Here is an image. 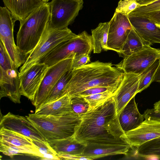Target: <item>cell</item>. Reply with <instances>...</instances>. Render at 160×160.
<instances>
[{
	"instance_id": "cell-1",
	"label": "cell",
	"mask_w": 160,
	"mask_h": 160,
	"mask_svg": "<svg viewBox=\"0 0 160 160\" xmlns=\"http://www.w3.org/2000/svg\"><path fill=\"white\" fill-rule=\"evenodd\" d=\"M117 114L113 96L81 115L72 137L83 143L91 140L119 138L124 133Z\"/></svg>"
},
{
	"instance_id": "cell-2",
	"label": "cell",
	"mask_w": 160,
	"mask_h": 160,
	"mask_svg": "<svg viewBox=\"0 0 160 160\" xmlns=\"http://www.w3.org/2000/svg\"><path fill=\"white\" fill-rule=\"evenodd\" d=\"M72 73L65 91V94L71 98L92 87H118L125 73L116 67H112L111 63L98 61L72 69Z\"/></svg>"
},
{
	"instance_id": "cell-3",
	"label": "cell",
	"mask_w": 160,
	"mask_h": 160,
	"mask_svg": "<svg viewBox=\"0 0 160 160\" xmlns=\"http://www.w3.org/2000/svg\"><path fill=\"white\" fill-rule=\"evenodd\" d=\"M50 19L48 2H44L20 22L16 45L27 57L38 42Z\"/></svg>"
},
{
	"instance_id": "cell-4",
	"label": "cell",
	"mask_w": 160,
	"mask_h": 160,
	"mask_svg": "<svg viewBox=\"0 0 160 160\" xmlns=\"http://www.w3.org/2000/svg\"><path fill=\"white\" fill-rule=\"evenodd\" d=\"M26 117L48 142L72 136L81 115L74 112L59 116H44L34 113Z\"/></svg>"
},
{
	"instance_id": "cell-5",
	"label": "cell",
	"mask_w": 160,
	"mask_h": 160,
	"mask_svg": "<svg viewBox=\"0 0 160 160\" xmlns=\"http://www.w3.org/2000/svg\"><path fill=\"white\" fill-rule=\"evenodd\" d=\"M78 36V35L68 28L59 29L53 28L49 20L38 42L20 68L19 76L33 65L39 62L59 44Z\"/></svg>"
},
{
	"instance_id": "cell-6",
	"label": "cell",
	"mask_w": 160,
	"mask_h": 160,
	"mask_svg": "<svg viewBox=\"0 0 160 160\" xmlns=\"http://www.w3.org/2000/svg\"><path fill=\"white\" fill-rule=\"evenodd\" d=\"M3 44L0 45V98H8L16 103H21L19 72Z\"/></svg>"
},
{
	"instance_id": "cell-7",
	"label": "cell",
	"mask_w": 160,
	"mask_h": 160,
	"mask_svg": "<svg viewBox=\"0 0 160 160\" xmlns=\"http://www.w3.org/2000/svg\"><path fill=\"white\" fill-rule=\"evenodd\" d=\"M93 50L92 36L84 31L78 34L77 37L59 44L39 62L43 63L49 67L65 59L72 53L89 54Z\"/></svg>"
},
{
	"instance_id": "cell-8",
	"label": "cell",
	"mask_w": 160,
	"mask_h": 160,
	"mask_svg": "<svg viewBox=\"0 0 160 160\" xmlns=\"http://www.w3.org/2000/svg\"><path fill=\"white\" fill-rule=\"evenodd\" d=\"M83 144L85 147L81 156L89 160L118 154L126 155L131 148L130 145L122 138L91 140Z\"/></svg>"
},
{
	"instance_id": "cell-9",
	"label": "cell",
	"mask_w": 160,
	"mask_h": 160,
	"mask_svg": "<svg viewBox=\"0 0 160 160\" xmlns=\"http://www.w3.org/2000/svg\"><path fill=\"white\" fill-rule=\"evenodd\" d=\"M75 54L72 53L65 59L49 67L34 98L32 101L35 107V110L41 106L60 78L67 71L72 69Z\"/></svg>"
},
{
	"instance_id": "cell-10",
	"label": "cell",
	"mask_w": 160,
	"mask_h": 160,
	"mask_svg": "<svg viewBox=\"0 0 160 160\" xmlns=\"http://www.w3.org/2000/svg\"><path fill=\"white\" fill-rule=\"evenodd\" d=\"M48 3L51 25L54 28L63 29L73 22L83 2L82 0H52Z\"/></svg>"
},
{
	"instance_id": "cell-11",
	"label": "cell",
	"mask_w": 160,
	"mask_h": 160,
	"mask_svg": "<svg viewBox=\"0 0 160 160\" xmlns=\"http://www.w3.org/2000/svg\"><path fill=\"white\" fill-rule=\"evenodd\" d=\"M15 21L5 7H0V38L13 62L18 68L25 62L27 57L23 55L15 44L13 29Z\"/></svg>"
},
{
	"instance_id": "cell-12",
	"label": "cell",
	"mask_w": 160,
	"mask_h": 160,
	"mask_svg": "<svg viewBox=\"0 0 160 160\" xmlns=\"http://www.w3.org/2000/svg\"><path fill=\"white\" fill-rule=\"evenodd\" d=\"M146 45L140 50L123 58L116 67L124 73L140 74L156 60L160 59V49Z\"/></svg>"
},
{
	"instance_id": "cell-13",
	"label": "cell",
	"mask_w": 160,
	"mask_h": 160,
	"mask_svg": "<svg viewBox=\"0 0 160 160\" xmlns=\"http://www.w3.org/2000/svg\"><path fill=\"white\" fill-rule=\"evenodd\" d=\"M132 28L128 16L115 12L109 21L108 50L120 53L127 37L128 31Z\"/></svg>"
},
{
	"instance_id": "cell-14",
	"label": "cell",
	"mask_w": 160,
	"mask_h": 160,
	"mask_svg": "<svg viewBox=\"0 0 160 160\" xmlns=\"http://www.w3.org/2000/svg\"><path fill=\"white\" fill-rule=\"evenodd\" d=\"M48 68L44 63L39 62L20 75L21 95L32 101Z\"/></svg>"
},
{
	"instance_id": "cell-15",
	"label": "cell",
	"mask_w": 160,
	"mask_h": 160,
	"mask_svg": "<svg viewBox=\"0 0 160 160\" xmlns=\"http://www.w3.org/2000/svg\"><path fill=\"white\" fill-rule=\"evenodd\" d=\"M160 137V121L146 119L137 128L126 132L121 138L131 147L137 148Z\"/></svg>"
},
{
	"instance_id": "cell-16",
	"label": "cell",
	"mask_w": 160,
	"mask_h": 160,
	"mask_svg": "<svg viewBox=\"0 0 160 160\" xmlns=\"http://www.w3.org/2000/svg\"><path fill=\"white\" fill-rule=\"evenodd\" d=\"M0 128L18 133L32 140L46 141L26 116L9 112L1 117Z\"/></svg>"
},
{
	"instance_id": "cell-17",
	"label": "cell",
	"mask_w": 160,
	"mask_h": 160,
	"mask_svg": "<svg viewBox=\"0 0 160 160\" xmlns=\"http://www.w3.org/2000/svg\"><path fill=\"white\" fill-rule=\"evenodd\" d=\"M139 78L140 75L125 73L121 83L113 96L118 116H119L127 104L137 93Z\"/></svg>"
},
{
	"instance_id": "cell-18",
	"label": "cell",
	"mask_w": 160,
	"mask_h": 160,
	"mask_svg": "<svg viewBox=\"0 0 160 160\" xmlns=\"http://www.w3.org/2000/svg\"><path fill=\"white\" fill-rule=\"evenodd\" d=\"M128 17L133 28L147 44L160 43V27L144 16Z\"/></svg>"
},
{
	"instance_id": "cell-19",
	"label": "cell",
	"mask_w": 160,
	"mask_h": 160,
	"mask_svg": "<svg viewBox=\"0 0 160 160\" xmlns=\"http://www.w3.org/2000/svg\"><path fill=\"white\" fill-rule=\"evenodd\" d=\"M144 117L139 112L133 97L121 112L119 120L123 130L126 132L138 127L143 121Z\"/></svg>"
},
{
	"instance_id": "cell-20",
	"label": "cell",
	"mask_w": 160,
	"mask_h": 160,
	"mask_svg": "<svg viewBox=\"0 0 160 160\" xmlns=\"http://www.w3.org/2000/svg\"><path fill=\"white\" fill-rule=\"evenodd\" d=\"M15 21L20 22L44 2L42 0H2Z\"/></svg>"
},
{
	"instance_id": "cell-21",
	"label": "cell",
	"mask_w": 160,
	"mask_h": 160,
	"mask_svg": "<svg viewBox=\"0 0 160 160\" xmlns=\"http://www.w3.org/2000/svg\"><path fill=\"white\" fill-rule=\"evenodd\" d=\"M73 112L71 98L66 94L59 99L35 110L36 114L44 116H59Z\"/></svg>"
},
{
	"instance_id": "cell-22",
	"label": "cell",
	"mask_w": 160,
	"mask_h": 160,
	"mask_svg": "<svg viewBox=\"0 0 160 160\" xmlns=\"http://www.w3.org/2000/svg\"><path fill=\"white\" fill-rule=\"evenodd\" d=\"M48 142L57 153L81 156L85 147V145L77 141L72 136Z\"/></svg>"
},
{
	"instance_id": "cell-23",
	"label": "cell",
	"mask_w": 160,
	"mask_h": 160,
	"mask_svg": "<svg viewBox=\"0 0 160 160\" xmlns=\"http://www.w3.org/2000/svg\"><path fill=\"white\" fill-rule=\"evenodd\" d=\"M0 143L18 147L37 148L29 138L2 128L0 129Z\"/></svg>"
},
{
	"instance_id": "cell-24",
	"label": "cell",
	"mask_w": 160,
	"mask_h": 160,
	"mask_svg": "<svg viewBox=\"0 0 160 160\" xmlns=\"http://www.w3.org/2000/svg\"><path fill=\"white\" fill-rule=\"evenodd\" d=\"M109 21L101 22L95 29L92 30V37L94 53H100L102 50L107 51V43Z\"/></svg>"
},
{
	"instance_id": "cell-25",
	"label": "cell",
	"mask_w": 160,
	"mask_h": 160,
	"mask_svg": "<svg viewBox=\"0 0 160 160\" xmlns=\"http://www.w3.org/2000/svg\"><path fill=\"white\" fill-rule=\"evenodd\" d=\"M147 44L133 28L128 31L127 38L122 46L120 56L123 58L131 55L143 48Z\"/></svg>"
},
{
	"instance_id": "cell-26",
	"label": "cell",
	"mask_w": 160,
	"mask_h": 160,
	"mask_svg": "<svg viewBox=\"0 0 160 160\" xmlns=\"http://www.w3.org/2000/svg\"><path fill=\"white\" fill-rule=\"evenodd\" d=\"M72 70L71 69L67 71L58 80L39 108L56 101L65 95V88L72 77Z\"/></svg>"
},
{
	"instance_id": "cell-27",
	"label": "cell",
	"mask_w": 160,
	"mask_h": 160,
	"mask_svg": "<svg viewBox=\"0 0 160 160\" xmlns=\"http://www.w3.org/2000/svg\"><path fill=\"white\" fill-rule=\"evenodd\" d=\"M136 148L135 154L142 158L160 159V137L148 141Z\"/></svg>"
},
{
	"instance_id": "cell-28",
	"label": "cell",
	"mask_w": 160,
	"mask_h": 160,
	"mask_svg": "<svg viewBox=\"0 0 160 160\" xmlns=\"http://www.w3.org/2000/svg\"><path fill=\"white\" fill-rule=\"evenodd\" d=\"M0 151L4 154L12 158L20 154L32 155L40 158L41 155L36 148L18 147L7 145L0 143Z\"/></svg>"
},
{
	"instance_id": "cell-29",
	"label": "cell",
	"mask_w": 160,
	"mask_h": 160,
	"mask_svg": "<svg viewBox=\"0 0 160 160\" xmlns=\"http://www.w3.org/2000/svg\"><path fill=\"white\" fill-rule=\"evenodd\" d=\"M159 59L155 61L140 74L137 93L147 88L152 82L153 78L159 64Z\"/></svg>"
},
{
	"instance_id": "cell-30",
	"label": "cell",
	"mask_w": 160,
	"mask_h": 160,
	"mask_svg": "<svg viewBox=\"0 0 160 160\" xmlns=\"http://www.w3.org/2000/svg\"><path fill=\"white\" fill-rule=\"evenodd\" d=\"M114 92L108 91L92 95L79 96L83 98L88 103L89 108L88 110L92 109L105 102L112 97Z\"/></svg>"
},
{
	"instance_id": "cell-31",
	"label": "cell",
	"mask_w": 160,
	"mask_h": 160,
	"mask_svg": "<svg viewBox=\"0 0 160 160\" xmlns=\"http://www.w3.org/2000/svg\"><path fill=\"white\" fill-rule=\"evenodd\" d=\"M136 0H121L118 4L115 12L122 13L127 16L140 6Z\"/></svg>"
},
{
	"instance_id": "cell-32",
	"label": "cell",
	"mask_w": 160,
	"mask_h": 160,
	"mask_svg": "<svg viewBox=\"0 0 160 160\" xmlns=\"http://www.w3.org/2000/svg\"><path fill=\"white\" fill-rule=\"evenodd\" d=\"M71 103L73 112L79 115L85 113L89 109V104L81 97L77 96L71 98Z\"/></svg>"
},
{
	"instance_id": "cell-33",
	"label": "cell",
	"mask_w": 160,
	"mask_h": 160,
	"mask_svg": "<svg viewBox=\"0 0 160 160\" xmlns=\"http://www.w3.org/2000/svg\"><path fill=\"white\" fill-rule=\"evenodd\" d=\"M159 10H160V0H157L148 4L140 6L129 15L142 16Z\"/></svg>"
},
{
	"instance_id": "cell-34",
	"label": "cell",
	"mask_w": 160,
	"mask_h": 160,
	"mask_svg": "<svg viewBox=\"0 0 160 160\" xmlns=\"http://www.w3.org/2000/svg\"><path fill=\"white\" fill-rule=\"evenodd\" d=\"M32 141L38 148L41 155V159L44 156L48 155H57V153L51 147L47 141H42L32 140Z\"/></svg>"
},
{
	"instance_id": "cell-35",
	"label": "cell",
	"mask_w": 160,
	"mask_h": 160,
	"mask_svg": "<svg viewBox=\"0 0 160 160\" xmlns=\"http://www.w3.org/2000/svg\"><path fill=\"white\" fill-rule=\"evenodd\" d=\"M118 87H92L85 90L78 94L76 97L92 95L108 91H111L115 93Z\"/></svg>"
},
{
	"instance_id": "cell-36",
	"label": "cell",
	"mask_w": 160,
	"mask_h": 160,
	"mask_svg": "<svg viewBox=\"0 0 160 160\" xmlns=\"http://www.w3.org/2000/svg\"><path fill=\"white\" fill-rule=\"evenodd\" d=\"M89 55L85 53H75L73 60L72 70L85 65L89 62Z\"/></svg>"
},
{
	"instance_id": "cell-37",
	"label": "cell",
	"mask_w": 160,
	"mask_h": 160,
	"mask_svg": "<svg viewBox=\"0 0 160 160\" xmlns=\"http://www.w3.org/2000/svg\"><path fill=\"white\" fill-rule=\"evenodd\" d=\"M143 115L145 119H149L160 121V111L157 112L153 108L148 109L144 111Z\"/></svg>"
},
{
	"instance_id": "cell-38",
	"label": "cell",
	"mask_w": 160,
	"mask_h": 160,
	"mask_svg": "<svg viewBox=\"0 0 160 160\" xmlns=\"http://www.w3.org/2000/svg\"><path fill=\"white\" fill-rule=\"evenodd\" d=\"M160 27V10L147 13L143 15Z\"/></svg>"
},
{
	"instance_id": "cell-39",
	"label": "cell",
	"mask_w": 160,
	"mask_h": 160,
	"mask_svg": "<svg viewBox=\"0 0 160 160\" xmlns=\"http://www.w3.org/2000/svg\"><path fill=\"white\" fill-rule=\"evenodd\" d=\"M57 155L60 160H89L88 158L84 157L69 154L58 153Z\"/></svg>"
},
{
	"instance_id": "cell-40",
	"label": "cell",
	"mask_w": 160,
	"mask_h": 160,
	"mask_svg": "<svg viewBox=\"0 0 160 160\" xmlns=\"http://www.w3.org/2000/svg\"><path fill=\"white\" fill-rule=\"evenodd\" d=\"M152 82H160V59H159V64L154 75Z\"/></svg>"
},
{
	"instance_id": "cell-41",
	"label": "cell",
	"mask_w": 160,
	"mask_h": 160,
	"mask_svg": "<svg viewBox=\"0 0 160 160\" xmlns=\"http://www.w3.org/2000/svg\"><path fill=\"white\" fill-rule=\"evenodd\" d=\"M157 0H136L140 6L148 4Z\"/></svg>"
},
{
	"instance_id": "cell-42",
	"label": "cell",
	"mask_w": 160,
	"mask_h": 160,
	"mask_svg": "<svg viewBox=\"0 0 160 160\" xmlns=\"http://www.w3.org/2000/svg\"><path fill=\"white\" fill-rule=\"evenodd\" d=\"M153 107V109L155 111L157 112L160 111V100L154 104Z\"/></svg>"
},
{
	"instance_id": "cell-43",
	"label": "cell",
	"mask_w": 160,
	"mask_h": 160,
	"mask_svg": "<svg viewBox=\"0 0 160 160\" xmlns=\"http://www.w3.org/2000/svg\"><path fill=\"white\" fill-rule=\"evenodd\" d=\"M44 2H48L49 0H42Z\"/></svg>"
},
{
	"instance_id": "cell-44",
	"label": "cell",
	"mask_w": 160,
	"mask_h": 160,
	"mask_svg": "<svg viewBox=\"0 0 160 160\" xmlns=\"http://www.w3.org/2000/svg\"></svg>"
}]
</instances>
